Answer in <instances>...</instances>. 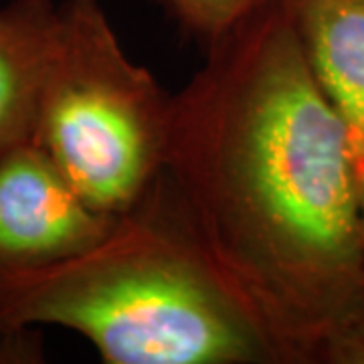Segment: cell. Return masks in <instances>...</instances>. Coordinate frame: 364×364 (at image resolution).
Here are the masks:
<instances>
[{"instance_id":"obj_3","label":"cell","mask_w":364,"mask_h":364,"mask_svg":"<svg viewBox=\"0 0 364 364\" xmlns=\"http://www.w3.org/2000/svg\"><path fill=\"white\" fill-rule=\"evenodd\" d=\"M172 95L124 51L100 0H63L35 142L91 207L122 217L162 174Z\"/></svg>"},{"instance_id":"obj_6","label":"cell","mask_w":364,"mask_h":364,"mask_svg":"<svg viewBox=\"0 0 364 364\" xmlns=\"http://www.w3.org/2000/svg\"><path fill=\"white\" fill-rule=\"evenodd\" d=\"M61 23V2L0 6V156L35 140L41 97Z\"/></svg>"},{"instance_id":"obj_5","label":"cell","mask_w":364,"mask_h":364,"mask_svg":"<svg viewBox=\"0 0 364 364\" xmlns=\"http://www.w3.org/2000/svg\"><path fill=\"white\" fill-rule=\"evenodd\" d=\"M318 87L364 144V0H279Z\"/></svg>"},{"instance_id":"obj_7","label":"cell","mask_w":364,"mask_h":364,"mask_svg":"<svg viewBox=\"0 0 364 364\" xmlns=\"http://www.w3.org/2000/svg\"><path fill=\"white\" fill-rule=\"evenodd\" d=\"M205 47L227 37L273 0H152Z\"/></svg>"},{"instance_id":"obj_1","label":"cell","mask_w":364,"mask_h":364,"mask_svg":"<svg viewBox=\"0 0 364 364\" xmlns=\"http://www.w3.org/2000/svg\"><path fill=\"white\" fill-rule=\"evenodd\" d=\"M164 178L279 364H328L364 312L360 176L279 0L172 95Z\"/></svg>"},{"instance_id":"obj_4","label":"cell","mask_w":364,"mask_h":364,"mask_svg":"<svg viewBox=\"0 0 364 364\" xmlns=\"http://www.w3.org/2000/svg\"><path fill=\"white\" fill-rule=\"evenodd\" d=\"M116 221L91 207L35 140L0 156V273L67 259Z\"/></svg>"},{"instance_id":"obj_9","label":"cell","mask_w":364,"mask_h":364,"mask_svg":"<svg viewBox=\"0 0 364 364\" xmlns=\"http://www.w3.org/2000/svg\"><path fill=\"white\" fill-rule=\"evenodd\" d=\"M354 158H356V168H358V172H364V144L358 148V152L354 154Z\"/></svg>"},{"instance_id":"obj_8","label":"cell","mask_w":364,"mask_h":364,"mask_svg":"<svg viewBox=\"0 0 364 364\" xmlns=\"http://www.w3.org/2000/svg\"><path fill=\"white\" fill-rule=\"evenodd\" d=\"M358 176H360V229H363V261H364V172H358Z\"/></svg>"},{"instance_id":"obj_2","label":"cell","mask_w":364,"mask_h":364,"mask_svg":"<svg viewBox=\"0 0 364 364\" xmlns=\"http://www.w3.org/2000/svg\"><path fill=\"white\" fill-rule=\"evenodd\" d=\"M57 326L107 364H279L162 178L63 261L0 273V334Z\"/></svg>"}]
</instances>
